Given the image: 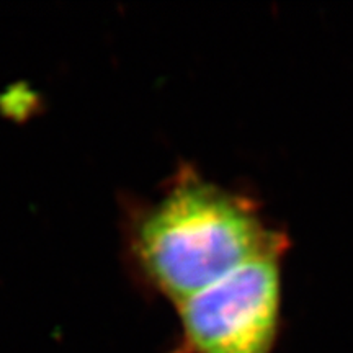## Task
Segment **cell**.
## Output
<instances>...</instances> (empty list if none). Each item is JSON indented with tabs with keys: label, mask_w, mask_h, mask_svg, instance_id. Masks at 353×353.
Returning <instances> with one entry per match:
<instances>
[{
	"label": "cell",
	"mask_w": 353,
	"mask_h": 353,
	"mask_svg": "<svg viewBox=\"0 0 353 353\" xmlns=\"http://www.w3.org/2000/svg\"><path fill=\"white\" fill-rule=\"evenodd\" d=\"M288 247V234L267 224L254 198L188 165L139 216L131 241L145 280L175 306L250 260Z\"/></svg>",
	"instance_id": "6da1fadb"
},
{
	"label": "cell",
	"mask_w": 353,
	"mask_h": 353,
	"mask_svg": "<svg viewBox=\"0 0 353 353\" xmlns=\"http://www.w3.org/2000/svg\"><path fill=\"white\" fill-rule=\"evenodd\" d=\"M285 254L260 255L179 304L180 335L170 353H275Z\"/></svg>",
	"instance_id": "7a4b0ae2"
}]
</instances>
